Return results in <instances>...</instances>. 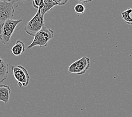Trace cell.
<instances>
[{
  "instance_id": "obj_17",
  "label": "cell",
  "mask_w": 132,
  "mask_h": 117,
  "mask_svg": "<svg viewBox=\"0 0 132 117\" xmlns=\"http://www.w3.org/2000/svg\"><path fill=\"white\" fill-rule=\"evenodd\" d=\"M3 1H8V2H9V0H3Z\"/></svg>"
},
{
  "instance_id": "obj_14",
  "label": "cell",
  "mask_w": 132,
  "mask_h": 117,
  "mask_svg": "<svg viewBox=\"0 0 132 117\" xmlns=\"http://www.w3.org/2000/svg\"><path fill=\"white\" fill-rule=\"evenodd\" d=\"M52 1L53 2H54L55 3V4L57 6H62L67 4L68 0H52Z\"/></svg>"
},
{
  "instance_id": "obj_7",
  "label": "cell",
  "mask_w": 132,
  "mask_h": 117,
  "mask_svg": "<svg viewBox=\"0 0 132 117\" xmlns=\"http://www.w3.org/2000/svg\"><path fill=\"white\" fill-rule=\"evenodd\" d=\"M11 93V88L9 86L5 84L0 85V102L7 104L9 99Z\"/></svg>"
},
{
  "instance_id": "obj_16",
  "label": "cell",
  "mask_w": 132,
  "mask_h": 117,
  "mask_svg": "<svg viewBox=\"0 0 132 117\" xmlns=\"http://www.w3.org/2000/svg\"><path fill=\"white\" fill-rule=\"evenodd\" d=\"M77 1L81 2V4H87V3H89V2H92L93 0H77Z\"/></svg>"
},
{
  "instance_id": "obj_4",
  "label": "cell",
  "mask_w": 132,
  "mask_h": 117,
  "mask_svg": "<svg viewBox=\"0 0 132 117\" xmlns=\"http://www.w3.org/2000/svg\"><path fill=\"white\" fill-rule=\"evenodd\" d=\"M11 68L13 72L14 77L17 81L18 86L20 87L28 86L30 81V75L27 69L20 65L12 66Z\"/></svg>"
},
{
  "instance_id": "obj_3",
  "label": "cell",
  "mask_w": 132,
  "mask_h": 117,
  "mask_svg": "<svg viewBox=\"0 0 132 117\" xmlns=\"http://www.w3.org/2000/svg\"><path fill=\"white\" fill-rule=\"evenodd\" d=\"M41 9L37 10L36 14L31 19L24 27L26 32L30 36H34L45 26V19L40 12Z\"/></svg>"
},
{
  "instance_id": "obj_10",
  "label": "cell",
  "mask_w": 132,
  "mask_h": 117,
  "mask_svg": "<svg viewBox=\"0 0 132 117\" xmlns=\"http://www.w3.org/2000/svg\"><path fill=\"white\" fill-rule=\"evenodd\" d=\"M56 6L57 5L52 0H44V6L40 10L42 15L44 17L47 12L52 10V9Z\"/></svg>"
},
{
  "instance_id": "obj_12",
  "label": "cell",
  "mask_w": 132,
  "mask_h": 117,
  "mask_svg": "<svg viewBox=\"0 0 132 117\" xmlns=\"http://www.w3.org/2000/svg\"><path fill=\"white\" fill-rule=\"evenodd\" d=\"M74 11L78 15H82L86 10V7L83 4H78L74 6Z\"/></svg>"
},
{
  "instance_id": "obj_15",
  "label": "cell",
  "mask_w": 132,
  "mask_h": 117,
  "mask_svg": "<svg viewBox=\"0 0 132 117\" xmlns=\"http://www.w3.org/2000/svg\"><path fill=\"white\" fill-rule=\"evenodd\" d=\"M30 0H9V2H10L12 3V4H15V3H17V2H27V1H29Z\"/></svg>"
},
{
  "instance_id": "obj_2",
  "label": "cell",
  "mask_w": 132,
  "mask_h": 117,
  "mask_svg": "<svg viewBox=\"0 0 132 117\" xmlns=\"http://www.w3.org/2000/svg\"><path fill=\"white\" fill-rule=\"evenodd\" d=\"M54 36L53 31L44 26L41 29L34 37L33 41L27 47L28 49H30L34 47L39 46L40 47L47 46L49 41L52 40Z\"/></svg>"
},
{
  "instance_id": "obj_8",
  "label": "cell",
  "mask_w": 132,
  "mask_h": 117,
  "mask_svg": "<svg viewBox=\"0 0 132 117\" xmlns=\"http://www.w3.org/2000/svg\"><path fill=\"white\" fill-rule=\"evenodd\" d=\"M26 51V46L24 42L20 40L16 41L15 45L12 46L11 49V52L14 55L18 56L23 54Z\"/></svg>"
},
{
  "instance_id": "obj_18",
  "label": "cell",
  "mask_w": 132,
  "mask_h": 117,
  "mask_svg": "<svg viewBox=\"0 0 132 117\" xmlns=\"http://www.w3.org/2000/svg\"><path fill=\"white\" fill-rule=\"evenodd\" d=\"M0 1H3V0H0Z\"/></svg>"
},
{
  "instance_id": "obj_1",
  "label": "cell",
  "mask_w": 132,
  "mask_h": 117,
  "mask_svg": "<svg viewBox=\"0 0 132 117\" xmlns=\"http://www.w3.org/2000/svg\"><path fill=\"white\" fill-rule=\"evenodd\" d=\"M23 21L22 19H9L0 24V41L5 45L10 43L11 38L18 25Z\"/></svg>"
},
{
  "instance_id": "obj_5",
  "label": "cell",
  "mask_w": 132,
  "mask_h": 117,
  "mask_svg": "<svg viewBox=\"0 0 132 117\" xmlns=\"http://www.w3.org/2000/svg\"><path fill=\"white\" fill-rule=\"evenodd\" d=\"M90 59L86 56H84L79 60L69 66L68 72L69 73L82 75L88 71L90 66Z\"/></svg>"
},
{
  "instance_id": "obj_11",
  "label": "cell",
  "mask_w": 132,
  "mask_h": 117,
  "mask_svg": "<svg viewBox=\"0 0 132 117\" xmlns=\"http://www.w3.org/2000/svg\"><path fill=\"white\" fill-rule=\"evenodd\" d=\"M121 18L126 24L132 26V9L128 8L126 10L122 12Z\"/></svg>"
},
{
  "instance_id": "obj_6",
  "label": "cell",
  "mask_w": 132,
  "mask_h": 117,
  "mask_svg": "<svg viewBox=\"0 0 132 117\" xmlns=\"http://www.w3.org/2000/svg\"><path fill=\"white\" fill-rule=\"evenodd\" d=\"M12 3L0 1V22L4 23L14 17L15 9Z\"/></svg>"
},
{
  "instance_id": "obj_13",
  "label": "cell",
  "mask_w": 132,
  "mask_h": 117,
  "mask_svg": "<svg viewBox=\"0 0 132 117\" xmlns=\"http://www.w3.org/2000/svg\"><path fill=\"white\" fill-rule=\"evenodd\" d=\"M32 5L33 7L37 10L42 9L44 6V0H33Z\"/></svg>"
},
{
  "instance_id": "obj_9",
  "label": "cell",
  "mask_w": 132,
  "mask_h": 117,
  "mask_svg": "<svg viewBox=\"0 0 132 117\" xmlns=\"http://www.w3.org/2000/svg\"><path fill=\"white\" fill-rule=\"evenodd\" d=\"M9 65L4 60L0 58V83L5 81L9 73Z\"/></svg>"
}]
</instances>
